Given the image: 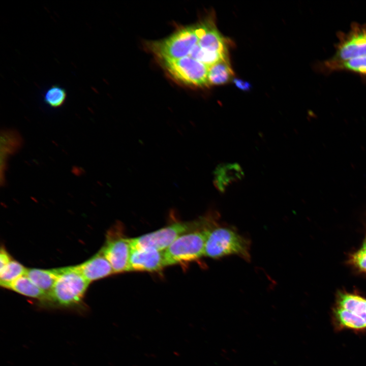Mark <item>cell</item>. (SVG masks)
<instances>
[{
  "label": "cell",
  "mask_w": 366,
  "mask_h": 366,
  "mask_svg": "<svg viewBox=\"0 0 366 366\" xmlns=\"http://www.w3.org/2000/svg\"><path fill=\"white\" fill-rule=\"evenodd\" d=\"M217 214L210 212L192 221L178 222L154 232L130 238L131 249H154L164 251L180 236L208 227L216 221Z\"/></svg>",
  "instance_id": "1"
},
{
  "label": "cell",
  "mask_w": 366,
  "mask_h": 366,
  "mask_svg": "<svg viewBox=\"0 0 366 366\" xmlns=\"http://www.w3.org/2000/svg\"><path fill=\"white\" fill-rule=\"evenodd\" d=\"M250 241L232 227L218 223L207 234L204 256L213 259L236 255L245 260L251 259Z\"/></svg>",
  "instance_id": "2"
},
{
  "label": "cell",
  "mask_w": 366,
  "mask_h": 366,
  "mask_svg": "<svg viewBox=\"0 0 366 366\" xmlns=\"http://www.w3.org/2000/svg\"><path fill=\"white\" fill-rule=\"evenodd\" d=\"M59 269V276L43 304L52 307H77L80 305L90 282L75 266Z\"/></svg>",
  "instance_id": "3"
},
{
  "label": "cell",
  "mask_w": 366,
  "mask_h": 366,
  "mask_svg": "<svg viewBox=\"0 0 366 366\" xmlns=\"http://www.w3.org/2000/svg\"><path fill=\"white\" fill-rule=\"evenodd\" d=\"M332 323L337 331H366V298L349 293H339L332 311Z\"/></svg>",
  "instance_id": "4"
},
{
  "label": "cell",
  "mask_w": 366,
  "mask_h": 366,
  "mask_svg": "<svg viewBox=\"0 0 366 366\" xmlns=\"http://www.w3.org/2000/svg\"><path fill=\"white\" fill-rule=\"evenodd\" d=\"M217 223L189 232L176 239L164 251L166 266L192 262L204 256L207 232Z\"/></svg>",
  "instance_id": "5"
},
{
  "label": "cell",
  "mask_w": 366,
  "mask_h": 366,
  "mask_svg": "<svg viewBox=\"0 0 366 366\" xmlns=\"http://www.w3.org/2000/svg\"><path fill=\"white\" fill-rule=\"evenodd\" d=\"M199 40L197 25L182 27L170 37L148 44L150 50L163 62L188 56Z\"/></svg>",
  "instance_id": "6"
},
{
  "label": "cell",
  "mask_w": 366,
  "mask_h": 366,
  "mask_svg": "<svg viewBox=\"0 0 366 366\" xmlns=\"http://www.w3.org/2000/svg\"><path fill=\"white\" fill-rule=\"evenodd\" d=\"M337 37L338 42L334 44L330 60L343 62L366 56V23L352 22L348 32H338Z\"/></svg>",
  "instance_id": "7"
},
{
  "label": "cell",
  "mask_w": 366,
  "mask_h": 366,
  "mask_svg": "<svg viewBox=\"0 0 366 366\" xmlns=\"http://www.w3.org/2000/svg\"><path fill=\"white\" fill-rule=\"evenodd\" d=\"M131 251L130 238L124 234L121 224H117L107 232L100 252L111 264L114 273L128 271Z\"/></svg>",
  "instance_id": "8"
},
{
  "label": "cell",
  "mask_w": 366,
  "mask_h": 366,
  "mask_svg": "<svg viewBox=\"0 0 366 366\" xmlns=\"http://www.w3.org/2000/svg\"><path fill=\"white\" fill-rule=\"evenodd\" d=\"M169 74L187 85L198 87L209 86V67L190 56L163 62Z\"/></svg>",
  "instance_id": "9"
},
{
  "label": "cell",
  "mask_w": 366,
  "mask_h": 366,
  "mask_svg": "<svg viewBox=\"0 0 366 366\" xmlns=\"http://www.w3.org/2000/svg\"><path fill=\"white\" fill-rule=\"evenodd\" d=\"M165 266L164 251L131 249L128 271L156 272Z\"/></svg>",
  "instance_id": "10"
},
{
  "label": "cell",
  "mask_w": 366,
  "mask_h": 366,
  "mask_svg": "<svg viewBox=\"0 0 366 366\" xmlns=\"http://www.w3.org/2000/svg\"><path fill=\"white\" fill-rule=\"evenodd\" d=\"M199 37L198 45L203 50L228 56L224 37L211 19H207L197 24Z\"/></svg>",
  "instance_id": "11"
},
{
  "label": "cell",
  "mask_w": 366,
  "mask_h": 366,
  "mask_svg": "<svg viewBox=\"0 0 366 366\" xmlns=\"http://www.w3.org/2000/svg\"><path fill=\"white\" fill-rule=\"evenodd\" d=\"M75 267L90 283L114 273L111 264L100 251Z\"/></svg>",
  "instance_id": "12"
},
{
  "label": "cell",
  "mask_w": 366,
  "mask_h": 366,
  "mask_svg": "<svg viewBox=\"0 0 366 366\" xmlns=\"http://www.w3.org/2000/svg\"><path fill=\"white\" fill-rule=\"evenodd\" d=\"M317 69L325 74L345 71L366 78V56L343 62H333L328 59L319 63Z\"/></svg>",
  "instance_id": "13"
},
{
  "label": "cell",
  "mask_w": 366,
  "mask_h": 366,
  "mask_svg": "<svg viewBox=\"0 0 366 366\" xmlns=\"http://www.w3.org/2000/svg\"><path fill=\"white\" fill-rule=\"evenodd\" d=\"M244 173L237 163L219 164L214 172V185L221 193H224L232 183L240 180Z\"/></svg>",
  "instance_id": "14"
},
{
  "label": "cell",
  "mask_w": 366,
  "mask_h": 366,
  "mask_svg": "<svg viewBox=\"0 0 366 366\" xmlns=\"http://www.w3.org/2000/svg\"><path fill=\"white\" fill-rule=\"evenodd\" d=\"M59 274V269H27L25 274L30 280L47 295L51 292Z\"/></svg>",
  "instance_id": "15"
},
{
  "label": "cell",
  "mask_w": 366,
  "mask_h": 366,
  "mask_svg": "<svg viewBox=\"0 0 366 366\" xmlns=\"http://www.w3.org/2000/svg\"><path fill=\"white\" fill-rule=\"evenodd\" d=\"M5 288L24 296L37 299L42 304L48 297L45 292L34 284L25 275L18 278Z\"/></svg>",
  "instance_id": "16"
},
{
  "label": "cell",
  "mask_w": 366,
  "mask_h": 366,
  "mask_svg": "<svg viewBox=\"0 0 366 366\" xmlns=\"http://www.w3.org/2000/svg\"><path fill=\"white\" fill-rule=\"evenodd\" d=\"M234 73L228 58L221 60L209 67L208 82L209 85L225 84L233 77Z\"/></svg>",
  "instance_id": "17"
},
{
  "label": "cell",
  "mask_w": 366,
  "mask_h": 366,
  "mask_svg": "<svg viewBox=\"0 0 366 366\" xmlns=\"http://www.w3.org/2000/svg\"><path fill=\"white\" fill-rule=\"evenodd\" d=\"M27 271L23 265L11 260L4 268L0 269V285L5 288L18 278L25 275Z\"/></svg>",
  "instance_id": "18"
},
{
  "label": "cell",
  "mask_w": 366,
  "mask_h": 366,
  "mask_svg": "<svg viewBox=\"0 0 366 366\" xmlns=\"http://www.w3.org/2000/svg\"><path fill=\"white\" fill-rule=\"evenodd\" d=\"M67 97L66 90L58 85H52L44 93L45 103L50 107L56 108L65 103Z\"/></svg>",
  "instance_id": "19"
},
{
  "label": "cell",
  "mask_w": 366,
  "mask_h": 366,
  "mask_svg": "<svg viewBox=\"0 0 366 366\" xmlns=\"http://www.w3.org/2000/svg\"><path fill=\"white\" fill-rule=\"evenodd\" d=\"M350 261L357 268L362 271L366 272V250L362 248L353 254Z\"/></svg>",
  "instance_id": "20"
},
{
  "label": "cell",
  "mask_w": 366,
  "mask_h": 366,
  "mask_svg": "<svg viewBox=\"0 0 366 366\" xmlns=\"http://www.w3.org/2000/svg\"><path fill=\"white\" fill-rule=\"evenodd\" d=\"M11 260L8 253L5 249L2 248L0 251V269L4 268Z\"/></svg>",
  "instance_id": "21"
},
{
  "label": "cell",
  "mask_w": 366,
  "mask_h": 366,
  "mask_svg": "<svg viewBox=\"0 0 366 366\" xmlns=\"http://www.w3.org/2000/svg\"><path fill=\"white\" fill-rule=\"evenodd\" d=\"M235 85L240 89L248 90L251 87V85L247 81H244L241 79L235 78L233 80Z\"/></svg>",
  "instance_id": "22"
},
{
  "label": "cell",
  "mask_w": 366,
  "mask_h": 366,
  "mask_svg": "<svg viewBox=\"0 0 366 366\" xmlns=\"http://www.w3.org/2000/svg\"><path fill=\"white\" fill-rule=\"evenodd\" d=\"M362 248L366 250V238L363 242Z\"/></svg>",
  "instance_id": "23"
}]
</instances>
